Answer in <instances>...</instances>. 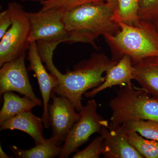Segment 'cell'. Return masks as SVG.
Listing matches in <instances>:
<instances>
[{
	"label": "cell",
	"instance_id": "6da1fadb",
	"mask_svg": "<svg viewBox=\"0 0 158 158\" xmlns=\"http://www.w3.org/2000/svg\"><path fill=\"white\" fill-rule=\"evenodd\" d=\"M106 2L86 4L65 12L64 21L69 37L67 43L90 44L97 50L96 41L106 34L115 35L120 30Z\"/></svg>",
	"mask_w": 158,
	"mask_h": 158
},
{
	"label": "cell",
	"instance_id": "7a4b0ae2",
	"mask_svg": "<svg viewBox=\"0 0 158 158\" xmlns=\"http://www.w3.org/2000/svg\"><path fill=\"white\" fill-rule=\"evenodd\" d=\"M118 62L113 61L103 53H93L90 58L74 65L73 70L65 74H56L59 84L52 90L56 94L67 98L75 107L77 112L81 111L83 95L88 90L97 88L106 79L104 73Z\"/></svg>",
	"mask_w": 158,
	"mask_h": 158
},
{
	"label": "cell",
	"instance_id": "3957f363",
	"mask_svg": "<svg viewBox=\"0 0 158 158\" xmlns=\"http://www.w3.org/2000/svg\"><path fill=\"white\" fill-rule=\"evenodd\" d=\"M115 20L119 31L115 35L103 36L111 51L112 60L118 62L127 55L135 63L148 57L158 56V31L153 23L140 19L130 25Z\"/></svg>",
	"mask_w": 158,
	"mask_h": 158
},
{
	"label": "cell",
	"instance_id": "277c9868",
	"mask_svg": "<svg viewBox=\"0 0 158 158\" xmlns=\"http://www.w3.org/2000/svg\"><path fill=\"white\" fill-rule=\"evenodd\" d=\"M112 112L109 125L115 130L128 122L152 120L158 122V99L132 84L123 86L109 102Z\"/></svg>",
	"mask_w": 158,
	"mask_h": 158
},
{
	"label": "cell",
	"instance_id": "5b68a950",
	"mask_svg": "<svg viewBox=\"0 0 158 158\" xmlns=\"http://www.w3.org/2000/svg\"><path fill=\"white\" fill-rule=\"evenodd\" d=\"M7 9L11 13L12 24L0 39V67L26 54L31 44L28 12L15 2L8 3Z\"/></svg>",
	"mask_w": 158,
	"mask_h": 158
},
{
	"label": "cell",
	"instance_id": "8992f818",
	"mask_svg": "<svg viewBox=\"0 0 158 158\" xmlns=\"http://www.w3.org/2000/svg\"><path fill=\"white\" fill-rule=\"evenodd\" d=\"M97 105L94 99L88 101L81 111V117L69 132L59 158H67L89 140L95 133L100 132L103 127L109 128V122L97 112Z\"/></svg>",
	"mask_w": 158,
	"mask_h": 158
},
{
	"label": "cell",
	"instance_id": "52a82bcc",
	"mask_svg": "<svg viewBox=\"0 0 158 158\" xmlns=\"http://www.w3.org/2000/svg\"><path fill=\"white\" fill-rule=\"evenodd\" d=\"M65 12L56 9L28 12L31 31L30 43H67L69 35L64 21Z\"/></svg>",
	"mask_w": 158,
	"mask_h": 158
},
{
	"label": "cell",
	"instance_id": "ba28073f",
	"mask_svg": "<svg viewBox=\"0 0 158 158\" xmlns=\"http://www.w3.org/2000/svg\"><path fill=\"white\" fill-rule=\"evenodd\" d=\"M51 98L52 102L48 105V123L52 132L51 137L57 145L62 146L71 128L81 118V113L67 98L52 91Z\"/></svg>",
	"mask_w": 158,
	"mask_h": 158
},
{
	"label": "cell",
	"instance_id": "9c48e42d",
	"mask_svg": "<svg viewBox=\"0 0 158 158\" xmlns=\"http://www.w3.org/2000/svg\"><path fill=\"white\" fill-rule=\"evenodd\" d=\"M26 54L3 64L0 69V95L15 91L34 100L35 95L26 67Z\"/></svg>",
	"mask_w": 158,
	"mask_h": 158
},
{
	"label": "cell",
	"instance_id": "30bf717a",
	"mask_svg": "<svg viewBox=\"0 0 158 158\" xmlns=\"http://www.w3.org/2000/svg\"><path fill=\"white\" fill-rule=\"evenodd\" d=\"M28 52L27 59L30 62L27 69L33 71L37 77L43 101L42 119L44 128H49L48 123V105L52 91L56 88L59 84L56 77L49 73L43 64L40 56L37 43L30 44Z\"/></svg>",
	"mask_w": 158,
	"mask_h": 158
},
{
	"label": "cell",
	"instance_id": "8fae6325",
	"mask_svg": "<svg viewBox=\"0 0 158 158\" xmlns=\"http://www.w3.org/2000/svg\"><path fill=\"white\" fill-rule=\"evenodd\" d=\"M100 135L104 138L103 153L106 158H142L122 132L103 127Z\"/></svg>",
	"mask_w": 158,
	"mask_h": 158
},
{
	"label": "cell",
	"instance_id": "7c38bea8",
	"mask_svg": "<svg viewBox=\"0 0 158 158\" xmlns=\"http://www.w3.org/2000/svg\"><path fill=\"white\" fill-rule=\"evenodd\" d=\"M134 68L131 59L127 55L123 56L118 62L110 67L106 73V79L103 83L84 94L85 97L92 98L99 92L114 86L123 87L132 84L134 80Z\"/></svg>",
	"mask_w": 158,
	"mask_h": 158
},
{
	"label": "cell",
	"instance_id": "4fadbf2b",
	"mask_svg": "<svg viewBox=\"0 0 158 158\" xmlns=\"http://www.w3.org/2000/svg\"><path fill=\"white\" fill-rule=\"evenodd\" d=\"M132 64L134 80L141 89L158 99V56L148 57Z\"/></svg>",
	"mask_w": 158,
	"mask_h": 158
},
{
	"label": "cell",
	"instance_id": "5bb4252c",
	"mask_svg": "<svg viewBox=\"0 0 158 158\" xmlns=\"http://www.w3.org/2000/svg\"><path fill=\"white\" fill-rule=\"evenodd\" d=\"M0 125L1 131L18 130L27 133L36 144L45 143L47 139L43 135L44 127L42 118L35 116L31 111L20 113Z\"/></svg>",
	"mask_w": 158,
	"mask_h": 158
},
{
	"label": "cell",
	"instance_id": "9a60e30c",
	"mask_svg": "<svg viewBox=\"0 0 158 158\" xmlns=\"http://www.w3.org/2000/svg\"><path fill=\"white\" fill-rule=\"evenodd\" d=\"M3 95L4 102L0 111V124L20 113L31 111L35 107L42 106V102L39 98L34 100L26 96L20 97L12 91Z\"/></svg>",
	"mask_w": 158,
	"mask_h": 158
},
{
	"label": "cell",
	"instance_id": "2e32d148",
	"mask_svg": "<svg viewBox=\"0 0 158 158\" xmlns=\"http://www.w3.org/2000/svg\"><path fill=\"white\" fill-rule=\"evenodd\" d=\"M9 148L15 156L18 158H53L59 157L62 151V146L57 145L52 138L47 139L45 143L36 144L28 149H23L15 145Z\"/></svg>",
	"mask_w": 158,
	"mask_h": 158
},
{
	"label": "cell",
	"instance_id": "e0dca14e",
	"mask_svg": "<svg viewBox=\"0 0 158 158\" xmlns=\"http://www.w3.org/2000/svg\"><path fill=\"white\" fill-rule=\"evenodd\" d=\"M121 132L131 145L143 157L158 158V141L145 139L136 132Z\"/></svg>",
	"mask_w": 158,
	"mask_h": 158
},
{
	"label": "cell",
	"instance_id": "ac0fdd59",
	"mask_svg": "<svg viewBox=\"0 0 158 158\" xmlns=\"http://www.w3.org/2000/svg\"><path fill=\"white\" fill-rule=\"evenodd\" d=\"M138 0H118L117 8L113 12V19L130 25L139 21Z\"/></svg>",
	"mask_w": 158,
	"mask_h": 158
},
{
	"label": "cell",
	"instance_id": "d6986e66",
	"mask_svg": "<svg viewBox=\"0 0 158 158\" xmlns=\"http://www.w3.org/2000/svg\"><path fill=\"white\" fill-rule=\"evenodd\" d=\"M116 129L122 132H136L148 139L158 141V122L154 120L130 121Z\"/></svg>",
	"mask_w": 158,
	"mask_h": 158
},
{
	"label": "cell",
	"instance_id": "ffe728a7",
	"mask_svg": "<svg viewBox=\"0 0 158 158\" xmlns=\"http://www.w3.org/2000/svg\"><path fill=\"white\" fill-rule=\"evenodd\" d=\"M106 2L107 0H48L40 3L42 6L40 10L56 9L66 12L85 4Z\"/></svg>",
	"mask_w": 158,
	"mask_h": 158
},
{
	"label": "cell",
	"instance_id": "44dd1931",
	"mask_svg": "<svg viewBox=\"0 0 158 158\" xmlns=\"http://www.w3.org/2000/svg\"><path fill=\"white\" fill-rule=\"evenodd\" d=\"M140 19L153 22L158 19V0H138Z\"/></svg>",
	"mask_w": 158,
	"mask_h": 158
},
{
	"label": "cell",
	"instance_id": "7402d4cb",
	"mask_svg": "<svg viewBox=\"0 0 158 158\" xmlns=\"http://www.w3.org/2000/svg\"><path fill=\"white\" fill-rule=\"evenodd\" d=\"M104 138L102 135L98 136L90 142L85 149L78 152L73 158H98L103 153Z\"/></svg>",
	"mask_w": 158,
	"mask_h": 158
},
{
	"label": "cell",
	"instance_id": "603a6c76",
	"mask_svg": "<svg viewBox=\"0 0 158 158\" xmlns=\"http://www.w3.org/2000/svg\"><path fill=\"white\" fill-rule=\"evenodd\" d=\"M37 44L41 60L45 63L50 73L53 75L58 69L54 64L53 56L54 51L59 44L45 43H37Z\"/></svg>",
	"mask_w": 158,
	"mask_h": 158
},
{
	"label": "cell",
	"instance_id": "cb8c5ba5",
	"mask_svg": "<svg viewBox=\"0 0 158 158\" xmlns=\"http://www.w3.org/2000/svg\"><path fill=\"white\" fill-rule=\"evenodd\" d=\"M12 24V18L9 9L0 13V39L3 37Z\"/></svg>",
	"mask_w": 158,
	"mask_h": 158
},
{
	"label": "cell",
	"instance_id": "d4e9b609",
	"mask_svg": "<svg viewBox=\"0 0 158 158\" xmlns=\"http://www.w3.org/2000/svg\"><path fill=\"white\" fill-rule=\"evenodd\" d=\"M117 1L118 0H107V4L113 12L117 8Z\"/></svg>",
	"mask_w": 158,
	"mask_h": 158
},
{
	"label": "cell",
	"instance_id": "484cf974",
	"mask_svg": "<svg viewBox=\"0 0 158 158\" xmlns=\"http://www.w3.org/2000/svg\"><path fill=\"white\" fill-rule=\"evenodd\" d=\"M13 156L7 155L6 152L3 151L2 146H0V158H9L13 157Z\"/></svg>",
	"mask_w": 158,
	"mask_h": 158
},
{
	"label": "cell",
	"instance_id": "4316f807",
	"mask_svg": "<svg viewBox=\"0 0 158 158\" xmlns=\"http://www.w3.org/2000/svg\"><path fill=\"white\" fill-rule=\"evenodd\" d=\"M19 1H22V2H39L40 3L42 2H45V1H48V0H19Z\"/></svg>",
	"mask_w": 158,
	"mask_h": 158
},
{
	"label": "cell",
	"instance_id": "83f0119b",
	"mask_svg": "<svg viewBox=\"0 0 158 158\" xmlns=\"http://www.w3.org/2000/svg\"><path fill=\"white\" fill-rule=\"evenodd\" d=\"M153 23L154 25L155 26L157 31H158V19L155 21L153 22Z\"/></svg>",
	"mask_w": 158,
	"mask_h": 158
}]
</instances>
